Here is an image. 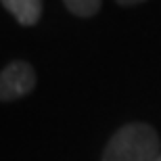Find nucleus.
<instances>
[{"mask_svg": "<svg viewBox=\"0 0 161 161\" xmlns=\"http://www.w3.org/2000/svg\"><path fill=\"white\" fill-rule=\"evenodd\" d=\"M161 155V140L155 128L142 121L121 125L109 138L101 161H155Z\"/></svg>", "mask_w": 161, "mask_h": 161, "instance_id": "obj_1", "label": "nucleus"}, {"mask_svg": "<svg viewBox=\"0 0 161 161\" xmlns=\"http://www.w3.org/2000/svg\"><path fill=\"white\" fill-rule=\"evenodd\" d=\"M67 11L75 17H92L101 8V0H63Z\"/></svg>", "mask_w": 161, "mask_h": 161, "instance_id": "obj_4", "label": "nucleus"}, {"mask_svg": "<svg viewBox=\"0 0 161 161\" xmlns=\"http://www.w3.org/2000/svg\"><path fill=\"white\" fill-rule=\"evenodd\" d=\"M117 4L121 6H134V4H140V2H144V0H115Z\"/></svg>", "mask_w": 161, "mask_h": 161, "instance_id": "obj_5", "label": "nucleus"}, {"mask_svg": "<svg viewBox=\"0 0 161 161\" xmlns=\"http://www.w3.org/2000/svg\"><path fill=\"white\" fill-rule=\"evenodd\" d=\"M36 71L27 61H11L0 71V101L11 103L23 98L36 88Z\"/></svg>", "mask_w": 161, "mask_h": 161, "instance_id": "obj_2", "label": "nucleus"}, {"mask_svg": "<svg viewBox=\"0 0 161 161\" xmlns=\"http://www.w3.org/2000/svg\"><path fill=\"white\" fill-rule=\"evenodd\" d=\"M19 25H36L42 17V0H0Z\"/></svg>", "mask_w": 161, "mask_h": 161, "instance_id": "obj_3", "label": "nucleus"}, {"mask_svg": "<svg viewBox=\"0 0 161 161\" xmlns=\"http://www.w3.org/2000/svg\"><path fill=\"white\" fill-rule=\"evenodd\" d=\"M155 161H161V155H159V157H157V159H155Z\"/></svg>", "mask_w": 161, "mask_h": 161, "instance_id": "obj_6", "label": "nucleus"}]
</instances>
